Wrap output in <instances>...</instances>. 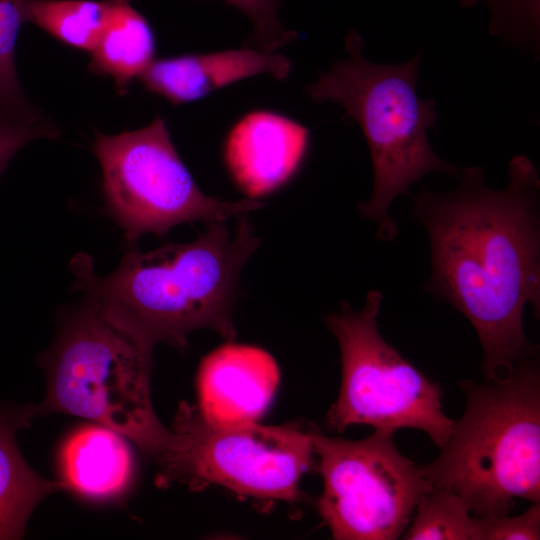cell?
<instances>
[{
	"instance_id": "obj_1",
	"label": "cell",
	"mask_w": 540,
	"mask_h": 540,
	"mask_svg": "<svg viewBox=\"0 0 540 540\" xmlns=\"http://www.w3.org/2000/svg\"><path fill=\"white\" fill-rule=\"evenodd\" d=\"M447 193L422 187L411 216L426 229L431 276L425 290L461 312L482 350L484 379L504 376L537 356L523 328L529 302L540 311V178L524 155L509 162V181L490 188L479 166L462 169Z\"/></svg>"
},
{
	"instance_id": "obj_2",
	"label": "cell",
	"mask_w": 540,
	"mask_h": 540,
	"mask_svg": "<svg viewBox=\"0 0 540 540\" xmlns=\"http://www.w3.org/2000/svg\"><path fill=\"white\" fill-rule=\"evenodd\" d=\"M260 239L245 216L233 230L209 223L193 241L150 251L128 246L114 271L98 276L87 254L70 263L75 288L116 328L152 351L187 346L190 333L211 329L236 337L233 310L240 276Z\"/></svg>"
},
{
	"instance_id": "obj_3",
	"label": "cell",
	"mask_w": 540,
	"mask_h": 540,
	"mask_svg": "<svg viewBox=\"0 0 540 540\" xmlns=\"http://www.w3.org/2000/svg\"><path fill=\"white\" fill-rule=\"evenodd\" d=\"M459 385L465 411L439 456L419 465L431 489L456 494L477 517L509 514L516 499L540 503L538 355L504 376Z\"/></svg>"
},
{
	"instance_id": "obj_4",
	"label": "cell",
	"mask_w": 540,
	"mask_h": 540,
	"mask_svg": "<svg viewBox=\"0 0 540 540\" xmlns=\"http://www.w3.org/2000/svg\"><path fill=\"white\" fill-rule=\"evenodd\" d=\"M347 58L336 61L305 88L309 99L332 101L344 109L342 119L359 125L366 139L374 173L371 198L358 203L361 216L375 221L378 237L392 241L398 234L389 207L399 195L430 172L458 178L462 169L442 160L432 149L427 129L439 117L433 99L417 94L420 51L401 64L367 60L364 41L354 29L345 36Z\"/></svg>"
},
{
	"instance_id": "obj_5",
	"label": "cell",
	"mask_w": 540,
	"mask_h": 540,
	"mask_svg": "<svg viewBox=\"0 0 540 540\" xmlns=\"http://www.w3.org/2000/svg\"><path fill=\"white\" fill-rule=\"evenodd\" d=\"M151 353L84 297L67 311L43 357L47 393L36 406L37 415L59 412L89 419L131 440L152 458L169 428L151 403Z\"/></svg>"
},
{
	"instance_id": "obj_6",
	"label": "cell",
	"mask_w": 540,
	"mask_h": 540,
	"mask_svg": "<svg viewBox=\"0 0 540 540\" xmlns=\"http://www.w3.org/2000/svg\"><path fill=\"white\" fill-rule=\"evenodd\" d=\"M312 429L302 424H224L182 402L162 450L157 482L200 488L220 485L258 500L294 502L312 464Z\"/></svg>"
},
{
	"instance_id": "obj_7",
	"label": "cell",
	"mask_w": 540,
	"mask_h": 540,
	"mask_svg": "<svg viewBox=\"0 0 540 540\" xmlns=\"http://www.w3.org/2000/svg\"><path fill=\"white\" fill-rule=\"evenodd\" d=\"M381 302V292L373 289L362 309L343 301L338 312L325 318L342 363L341 387L327 413V427L338 433L352 425L392 433L419 429L442 448L453 425L443 411L442 389L382 337Z\"/></svg>"
},
{
	"instance_id": "obj_8",
	"label": "cell",
	"mask_w": 540,
	"mask_h": 540,
	"mask_svg": "<svg viewBox=\"0 0 540 540\" xmlns=\"http://www.w3.org/2000/svg\"><path fill=\"white\" fill-rule=\"evenodd\" d=\"M92 151L102 170L103 193L128 246L144 234L164 235L192 222H226L263 207L259 200L223 201L195 183L160 116L144 128L116 135L96 132Z\"/></svg>"
},
{
	"instance_id": "obj_9",
	"label": "cell",
	"mask_w": 540,
	"mask_h": 540,
	"mask_svg": "<svg viewBox=\"0 0 540 540\" xmlns=\"http://www.w3.org/2000/svg\"><path fill=\"white\" fill-rule=\"evenodd\" d=\"M394 434L375 430L348 440L312 429L323 480L317 507L334 539L400 538L431 489L419 465L399 452Z\"/></svg>"
},
{
	"instance_id": "obj_10",
	"label": "cell",
	"mask_w": 540,
	"mask_h": 540,
	"mask_svg": "<svg viewBox=\"0 0 540 540\" xmlns=\"http://www.w3.org/2000/svg\"><path fill=\"white\" fill-rule=\"evenodd\" d=\"M310 146V131L270 110L243 115L227 133L223 159L237 188L258 200L285 186L301 168Z\"/></svg>"
},
{
	"instance_id": "obj_11",
	"label": "cell",
	"mask_w": 540,
	"mask_h": 540,
	"mask_svg": "<svg viewBox=\"0 0 540 540\" xmlns=\"http://www.w3.org/2000/svg\"><path fill=\"white\" fill-rule=\"evenodd\" d=\"M278 380V366L268 352L230 341L200 364L199 408L219 423H253L268 407Z\"/></svg>"
},
{
	"instance_id": "obj_12",
	"label": "cell",
	"mask_w": 540,
	"mask_h": 540,
	"mask_svg": "<svg viewBox=\"0 0 540 540\" xmlns=\"http://www.w3.org/2000/svg\"><path fill=\"white\" fill-rule=\"evenodd\" d=\"M291 69V61L285 55L247 45L154 59L138 79L146 90L179 105L200 100L223 87L260 74L285 80Z\"/></svg>"
},
{
	"instance_id": "obj_13",
	"label": "cell",
	"mask_w": 540,
	"mask_h": 540,
	"mask_svg": "<svg viewBox=\"0 0 540 540\" xmlns=\"http://www.w3.org/2000/svg\"><path fill=\"white\" fill-rule=\"evenodd\" d=\"M36 406L0 403V540L21 539L36 506L67 484L36 473L16 443L18 431L30 426Z\"/></svg>"
},
{
	"instance_id": "obj_14",
	"label": "cell",
	"mask_w": 540,
	"mask_h": 540,
	"mask_svg": "<svg viewBox=\"0 0 540 540\" xmlns=\"http://www.w3.org/2000/svg\"><path fill=\"white\" fill-rule=\"evenodd\" d=\"M126 440L96 423L73 431L59 456L62 481L68 490L91 499H107L122 493L133 473V458Z\"/></svg>"
},
{
	"instance_id": "obj_15",
	"label": "cell",
	"mask_w": 540,
	"mask_h": 540,
	"mask_svg": "<svg viewBox=\"0 0 540 540\" xmlns=\"http://www.w3.org/2000/svg\"><path fill=\"white\" fill-rule=\"evenodd\" d=\"M156 52L154 31L131 0H113L109 20L90 52V71L113 79L124 95L130 83L152 63Z\"/></svg>"
},
{
	"instance_id": "obj_16",
	"label": "cell",
	"mask_w": 540,
	"mask_h": 540,
	"mask_svg": "<svg viewBox=\"0 0 540 540\" xmlns=\"http://www.w3.org/2000/svg\"><path fill=\"white\" fill-rule=\"evenodd\" d=\"M112 6L113 0H29L28 21L63 44L90 53Z\"/></svg>"
},
{
	"instance_id": "obj_17",
	"label": "cell",
	"mask_w": 540,
	"mask_h": 540,
	"mask_svg": "<svg viewBox=\"0 0 540 540\" xmlns=\"http://www.w3.org/2000/svg\"><path fill=\"white\" fill-rule=\"evenodd\" d=\"M406 540H473L474 515L456 494L430 489L402 535Z\"/></svg>"
},
{
	"instance_id": "obj_18",
	"label": "cell",
	"mask_w": 540,
	"mask_h": 540,
	"mask_svg": "<svg viewBox=\"0 0 540 540\" xmlns=\"http://www.w3.org/2000/svg\"><path fill=\"white\" fill-rule=\"evenodd\" d=\"M483 2L490 14L489 30L502 43L539 51L540 0H458L463 8Z\"/></svg>"
},
{
	"instance_id": "obj_19",
	"label": "cell",
	"mask_w": 540,
	"mask_h": 540,
	"mask_svg": "<svg viewBox=\"0 0 540 540\" xmlns=\"http://www.w3.org/2000/svg\"><path fill=\"white\" fill-rule=\"evenodd\" d=\"M29 0H0V96L21 114L33 116L15 68V46L21 26L28 21Z\"/></svg>"
},
{
	"instance_id": "obj_20",
	"label": "cell",
	"mask_w": 540,
	"mask_h": 540,
	"mask_svg": "<svg viewBox=\"0 0 540 540\" xmlns=\"http://www.w3.org/2000/svg\"><path fill=\"white\" fill-rule=\"evenodd\" d=\"M242 12L251 21L248 46L274 53L295 42L299 34L286 29L279 18L280 0H222Z\"/></svg>"
},
{
	"instance_id": "obj_21",
	"label": "cell",
	"mask_w": 540,
	"mask_h": 540,
	"mask_svg": "<svg viewBox=\"0 0 540 540\" xmlns=\"http://www.w3.org/2000/svg\"><path fill=\"white\" fill-rule=\"evenodd\" d=\"M538 540L540 539V503L516 516H474L473 540Z\"/></svg>"
},
{
	"instance_id": "obj_22",
	"label": "cell",
	"mask_w": 540,
	"mask_h": 540,
	"mask_svg": "<svg viewBox=\"0 0 540 540\" xmlns=\"http://www.w3.org/2000/svg\"><path fill=\"white\" fill-rule=\"evenodd\" d=\"M57 131L37 119L7 117L0 119V174L10 159L26 144L38 138H54Z\"/></svg>"
},
{
	"instance_id": "obj_23",
	"label": "cell",
	"mask_w": 540,
	"mask_h": 540,
	"mask_svg": "<svg viewBox=\"0 0 540 540\" xmlns=\"http://www.w3.org/2000/svg\"><path fill=\"white\" fill-rule=\"evenodd\" d=\"M7 117H19V118H28L36 119L37 116H27L19 113L13 109L5 100L0 96V119Z\"/></svg>"
}]
</instances>
